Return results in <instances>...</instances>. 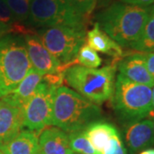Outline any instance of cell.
<instances>
[{"label": "cell", "instance_id": "4", "mask_svg": "<svg viewBox=\"0 0 154 154\" xmlns=\"http://www.w3.org/2000/svg\"><path fill=\"white\" fill-rule=\"evenodd\" d=\"M111 101L116 115L122 123L127 125L140 121L152 111V88L118 74Z\"/></svg>", "mask_w": 154, "mask_h": 154}, {"label": "cell", "instance_id": "1", "mask_svg": "<svg viewBox=\"0 0 154 154\" xmlns=\"http://www.w3.org/2000/svg\"><path fill=\"white\" fill-rule=\"evenodd\" d=\"M149 7L115 2L99 12V28L121 47H130L140 38L150 12Z\"/></svg>", "mask_w": 154, "mask_h": 154}, {"label": "cell", "instance_id": "17", "mask_svg": "<svg viewBox=\"0 0 154 154\" xmlns=\"http://www.w3.org/2000/svg\"><path fill=\"white\" fill-rule=\"evenodd\" d=\"M43 76L44 75L42 74L31 68L26 76L23 78V80L19 83L17 88L9 94V96L17 105L22 107L31 98L38 85L41 82Z\"/></svg>", "mask_w": 154, "mask_h": 154}, {"label": "cell", "instance_id": "8", "mask_svg": "<svg viewBox=\"0 0 154 154\" xmlns=\"http://www.w3.org/2000/svg\"><path fill=\"white\" fill-rule=\"evenodd\" d=\"M57 88L44 82L38 84L31 98L22 106L23 126L39 134L46 127L51 125Z\"/></svg>", "mask_w": 154, "mask_h": 154}, {"label": "cell", "instance_id": "20", "mask_svg": "<svg viewBox=\"0 0 154 154\" xmlns=\"http://www.w3.org/2000/svg\"><path fill=\"white\" fill-rule=\"evenodd\" d=\"M77 64L92 69H97L102 63V59L99 54L87 43L80 48L76 57Z\"/></svg>", "mask_w": 154, "mask_h": 154}, {"label": "cell", "instance_id": "19", "mask_svg": "<svg viewBox=\"0 0 154 154\" xmlns=\"http://www.w3.org/2000/svg\"><path fill=\"white\" fill-rule=\"evenodd\" d=\"M68 135L72 152L81 154H99L88 140L84 130L69 133Z\"/></svg>", "mask_w": 154, "mask_h": 154}, {"label": "cell", "instance_id": "3", "mask_svg": "<svg viewBox=\"0 0 154 154\" xmlns=\"http://www.w3.org/2000/svg\"><path fill=\"white\" fill-rule=\"evenodd\" d=\"M116 63L101 69L73 64L64 73V81L76 93L96 105H102L112 98L115 88Z\"/></svg>", "mask_w": 154, "mask_h": 154}, {"label": "cell", "instance_id": "30", "mask_svg": "<svg viewBox=\"0 0 154 154\" xmlns=\"http://www.w3.org/2000/svg\"><path fill=\"white\" fill-rule=\"evenodd\" d=\"M152 110L154 111V86L152 89Z\"/></svg>", "mask_w": 154, "mask_h": 154}, {"label": "cell", "instance_id": "18", "mask_svg": "<svg viewBox=\"0 0 154 154\" xmlns=\"http://www.w3.org/2000/svg\"><path fill=\"white\" fill-rule=\"evenodd\" d=\"M131 49L145 53L154 51V4L150 8L148 18L142 33L137 41L131 46Z\"/></svg>", "mask_w": 154, "mask_h": 154}, {"label": "cell", "instance_id": "15", "mask_svg": "<svg viewBox=\"0 0 154 154\" xmlns=\"http://www.w3.org/2000/svg\"><path fill=\"white\" fill-rule=\"evenodd\" d=\"M87 44L94 51L112 57V61L116 63L124 55L121 46L99 28L98 22H95L93 28L87 33Z\"/></svg>", "mask_w": 154, "mask_h": 154}, {"label": "cell", "instance_id": "28", "mask_svg": "<svg viewBox=\"0 0 154 154\" xmlns=\"http://www.w3.org/2000/svg\"><path fill=\"white\" fill-rule=\"evenodd\" d=\"M139 154H154V149L153 148L145 149V150H143V151L140 152Z\"/></svg>", "mask_w": 154, "mask_h": 154}, {"label": "cell", "instance_id": "34", "mask_svg": "<svg viewBox=\"0 0 154 154\" xmlns=\"http://www.w3.org/2000/svg\"><path fill=\"white\" fill-rule=\"evenodd\" d=\"M0 154H4V153H3V152H0Z\"/></svg>", "mask_w": 154, "mask_h": 154}, {"label": "cell", "instance_id": "25", "mask_svg": "<svg viewBox=\"0 0 154 154\" xmlns=\"http://www.w3.org/2000/svg\"><path fill=\"white\" fill-rule=\"evenodd\" d=\"M119 1L128 5L140 6V7H149L154 4V0H119Z\"/></svg>", "mask_w": 154, "mask_h": 154}, {"label": "cell", "instance_id": "11", "mask_svg": "<svg viewBox=\"0 0 154 154\" xmlns=\"http://www.w3.org/2000/svg\"><path fill=\"white\" fill-rule=\"evenodd\" d=\"M119 74L128 78L131 82L142 84L152 88L154 77L151 75L146 67L144 52H132L127 56L123 55L116 63Z\"/></svg>", "mask_w": 154, "mask_h": 154}, {"label": "cell", "instance_id": "27", "mask_svg": "<svg viewBox=\"0 0 154 154\" xmlns=\"http://www.w3.org/2000/svg\"><path fill=\"white\" fill-rule=\"evenodd\" d=\"M13 33V24H6L0 22V38Z\"/></svg>", "mask_w": 154, "mask_h": 154}, {"label": "cell", "instance_id": "12", "mask_svg": "<svg viewBox=\"0 0 154 154\" xmlns=\"http://www.w3.org/2000/svg\"><path fill=\"white\" fill-rule=\"evenodd\" d=\"M124 138L130 154H137L154 145L152 121L142 119L127 124L124 128Z\"/></svg>", "mask_w": 154, "mask_h": 154}, {"label": "cell", "instance_id": "16", "mask_svg": "<svg viewBox=\"0 0 154 154\" xmlns=\"http://www.w3.org/2000/svg\"><path fill=\"white\" fill-rule=\"evenodd\" d=\"M38 133L22 130L2 148L4 154H35L38 151Z\"/></svg>", "mask_w": 154, "mask_h": 154}, {"label": "cell", "instance_id": "2", "mask_svg": "<svg viewBox=\"0 0 154 154\" xmlns=\"http://www.w3.org/2000/svg\"><path fill=\"white\" fill-rule=\"evenodd\" d=\"M101 116V109L67 87L57 88L53 100L51 125L64 132L83 130Z\"/></svg>", "mask_w": 154, "mask_h": 154}, {"label": "cell", "instance_id": "21", "mask_svg": "<svg viewBox=\"0 0 154 154\" xmlns=\"http://www.w3.org/2000/svg\"><path fill=\"white\" fill-rule=\"evenodd\" d=\"M5 2L11 9L16 21L28 25L30 0H5Z\"/></svg>", "mask_w": 154, "mask_h": 154}, {"label": "cell", "instance_id": "29", "mask_svg": "<svg viewBox=\"0 0 154 154\" xmlns=\"http://www.w3.org/2000/svg\"><path fill=\"white\" fill-rule=\"evenodd\" d=\"M110 0H98V4H99L100 5H106V4L109 3Z\"/></svg>", "mask_w": 154, "mask_h": 154}, {"label": "cell", "instance_id": "6", "mask_svg": "<svg viewBox=\"0 0 154 154\" xmlns=\"http://www.w3.org/2000/svg\"><path fill=\"white\" fill-rule=\"evenodd\" d=\"M86 30L69 26H52L38 28L36 34L45 47L68 69L77 64L78 51L87 40Z\"/></svg>", "mask_w": 154, "mask_h": 154}, {"label": "cell", "instance_id": "10", "mask_svg": "<svg viewBox=\"0 0 154 154\" xmlns=\"http://www.w3.org/2000/svg\"><path fill=\"white\" fill-rule=\"evenodd\" d=\"M22 107L9 95L0 98V144L4 146L22 131Z\"/></svg>", "mask_w": 154, "mask_h": 154}, {"label": "cell", "instance_id": "24", "mask_svg": "<svg viewBox=\"0 0 154 154\" xmlns=\"http://www.w3.org/2000/svg\"><path fill=\"white\" fill-rule=\"evenodd\" d=\"M0 22L10 25L17 22L5 0H0Z\"/></svg>", "mask_w": 154, "mask_h": 154}, {"label": "cell", "instance_id": "31", "mask_svg": "<svg viewBox=\"0 0 154 154\" xmlns=\"http://www.w3.org/2000/svg\"><path fill=\"white\" fill-rule=\"evenodd\" d=\"M2 148H3V146H2V145L0 144V152L2 151Z\"/></svg>", "mask_w": 154, "mask_h": 154}, {"label": "cell", "instance_id": "7", "mask_svg": "<svg viewBox=\"0 0 154 154\" xmlns=\"http://www.w3.org/2000/svg\"><path fill=\"white\" fill-rule=\"evenodd\" d=\"M89 22L77 15L65 0H30L28 24L33 28L69 26L87 29Z\"/></svg>", "mask_w": 154, "mask_h": 154}, {"label": "cell", "instance_id": "22", "mask_svg": "<svg viewBox=\"0 0 154 154\" xmlns=\"http://www.w3.org/2000/svg\"><path fill=\"white\" fill-rule=\"evenodd\" d=\"M65 2L77 15L88 21H90L91 16L98 5V0H65Z\"/></svg>", "mask_w": 154, "mask_h": 154}, {"label": "cell", "instance_id": "5", "mask_svg": "<svg viewBox=\"0 0 154 154\" xmlns=\"http://www.w3.org/2000/svg\"><path fill=\"white\" fill-rule=\"evenodd\" d=\"M31 68L22 36L8 34L0 38V98L11 94Z\"/></svg>", "mask_w": 154, "mask_h": 154}, {"label": "cell", "instance_id": "9", "mask_svg": "<svg viewBox=\"0 0 154 154\" xmlns=\"http://www.w3.org/2000/svg\"><path fill=\"white\" fill-rule=\"evenodd\" d=\"M23 38L28 58L33 69L43 75L66 71V68L45 47L37 34L25 35Z\"/></svg>", "mask_w": 154, "mask_h": 154}, {"label": "cell", "instance_id": "35", "mask_svg": "<svg viewBox=\"0 0 154 154\" xmlns=\"http://www.w3.org/2000/svg\"><path fill=\"white\" fill-rule=\"evenodd\" d=\"M72 154H77V153H72Z\"/></svg>", "mask_w": 154, "mask_h": 154}, {"label": "cell", "instance_id": "14", "mask_svg": "<svg viewBox=\"0 0 154 154\" xmlns=\"http://www.w3.org/2000/svg\"><path fill=\"white\" fill-rule=\"evenodd\" d=\"M83 130L88 140L99 154L105 152L110 145L111 138L119 133L113 124L103 120L92 122Z\"/></svg>", "mask_w": 154, "mask_h": 154}, {"label": "cell", "instance_id": "13", "mask_svg": "<svg viewBox=\"0 0 154 154\" xmlns=\"http://www.w3.org/2000/svg\"><path fill=\"white\" fill-rule=\"evenodd\" d=\"M40 154H72L69 135L59 128H47L38 137Z\"/></svg>", "mask_w": 154, "mask_h": 154}, {"label": "cell", "instance_id": "32", "mask_svg": "<svg viewBox=\"0 0 154 154\" xmlns=\"http://www.w3.org/2000/svg\"><path fill=\"white\" fill-rule=\"evenodd\" d=\"M152 125H153V130H154V118H153V120H152Z\"/></svg>", "mask_w": 154, "mask_h": 154}, {"label": "cell", "instance_id": "23", "mask_svg": "<svg viewBox=\"0 0 154 154\" xmlns=\"http://www.w3.org/2000/svg\"><path fill=\"white\" fill-rule=\"evenodd\" d=\"M103 154H128L119 133L111 138L108 148Z\"/></svg>", "mask_w": 154, "mask_h": 154}, {"label": "cell", "instance_id": "33", "mask_svg": "<svg viewBox=\"0 0 154 154\" xmlns=\"http://www.w3.org/2000/svg\"><path fill=\"white\" fill-rule=\"evenodd\" d=\"M35 154H40V153L38 152H38H36V153H35Z\"/></svg>", "mask_w": 154, "mask_h": 154}, {"label": "cell", "instance_id": "26", "mask_svg": "<svg viewBox=\"0 0 154 154\" xmlns=\"http://www.w3.org/2000/svg\"><path fill=\"white\" fill-rule=\"evenodd\" d=\"M145 53V52H144ZM145 57H146V67L148 69L149 72L151 75L154 77V51L153 52H147L145 53Z\"/></svg>", "mask_w": 154, "mask_h": 154}]
</instances>
